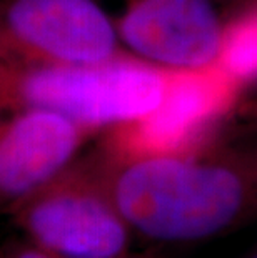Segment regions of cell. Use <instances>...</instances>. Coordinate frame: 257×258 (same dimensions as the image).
<instances>
[{"label": "cell", "mask_w": 257, "mask_h": 258, "mask_svg": "<svg viewBox=\"0 0 257 258\" xmlns=\"http://www.w3.org/2000/svg\"><path fill=\"white\" fill-rule=\"evenodd\" d=\"M97 153L119 212L149 241L199 243L257 218V128L177 155Z\"/></svg>", "instance_id": "1"}, {"label": "cell", "mask_w": 257, "mask_h": 258, "mask_svg": "<svg viewBox=\"0 0 257 258\" xmlns=\"http://www.w3.org/2000/svg\"><path fill=\"white\" fill-rule=\"evenodd\" d=\"M166 80L167 69L129 52L97 63L0 60V113L39 108L97 134L150 112L161 100Z\"/></svg>", "instance_id": "2"}, {"label": "cell", "mask_w": 257, "mask_h": 258, "mask_svg": "<svg viewBox=\"0 0 257 258\" xmlns=\"http://www.w3.org/2000/svg\"><path fill=\"white\" fill-rule=\"evenodd\" d=\"M7 215L56 258H122L134 235L109 191L97 152L75 158Z\"/></svg>", "instance_id": "3"}, {"label": "cell", "mask_w": 257, "mask_h": 258, "mask_svg": "<svg viewBox=\"0 0 257 258\" xmlns=\"http://www.w3.org/2000/svg\"><path fill=\"white\" fill-rule=\"evenodd\" d=\"M244 87L219 63L167 69L157 105L130 122L104 130L99 152L112 160L177 155L216 140L236 110Z\"/></svg>", "instance_id": "4"}, {"label": "cell", "mask_w": 257, "mask_h": 258, "mask_svg": "<svg viewBox=\"0 0 257 258\" xmlns=\"http://www.w3.org/2000/svg\"><path fill=\"white\" fill-rule=\"evenodd\" d=\"M125 53L97 0H0V60L29 65L106 62Z\"/></svg>", "instance_id": "5"}, {"label": "cell", "mask_w": 257, "mask_h": 258, "mask_svg": "<svg viewBox=\"0 0 257 258\" xmlns=\"http://www.w3.org/2000/svg\"><path fill=\"white\" fill-rule=\"evenodd\" d=\"M116 22L124 50L161 69L217 63L226 22L212 0H127Z\"/></svg>", "instance_id": "6"}, {"label": "cell", "mask_w": 257, "mask_h": 258, "mask_svg": "<svg viewBox=\"0 0 257 258\" xmlns=\"http://www.w3.org/2000/svg\"><path fill=\"white\" fill-rule=\"evenodd\" d=\"M94 132L64 115L29 108L0 113V213L70 165Z\"/></svg>", "instance_id": "7"}, {"label": "cell", "mask_w": 257, "mask_h": 258, "mask_svg": "<svg viewBox=\"0 0 257 258\" xmlns=\"http://www.w3.org/2000/svg\"><path fill=\"white\" fill-rule=\"evenodd\" d=\"M217 63L242 87L257 84V0L226 22Z\"/></svg>", "instance_id": "8"}, {"label": "cell", "mask_w": 257, "mask_h": 258, "mask_svg": "<svg viewBox=\"0 0 257 258\" xmlns=\"http://www.w3.org/2000/svg\"><path fill=\"white\" fill-rule=\"evenodd\" d=\"M0 258H56L40 246L34 245L32 241L27 240L25 243H19L14 246H9L7 250L0 253Z\"/></svg>", "instance_id": "9"}, {"label": "cell", "mask_w": 257, "mask_h": 258, "mask_svg": "<svg viewBox=\"0 0 257 258\" xmlns=\"http://www.w3.org/2000/svg\"><path fill=\"white\" fill-rule=\"evenodd\" d=\"M247 117H249V122L252 123V128H257V103L250 105L247 108Z\"/></svg>", "instance_id": "10"}, {"label": "cell", "mask_w": 257, "mask_h": 258, "mask_svg": "<svg viewBox=\"0 0 257 258\" xmlns=\"http://www.w3.org/2000/svg\"><path fill=\"white\" fill-rule=\"evenodd\" d=\"M244 258H257V250H254L252 253H249L247 256H244Z\"/></svg>", "instance_id": "11"}, {"label": "cell", "mask_w": 257, "mask_h": 258, "mask_svg": "<svg viewBox=\"0 0 257 258\" xmlns=\"http://www.w3.org/2000/svg\"><path fill=\"white\" fill-rule=\"evenodd\" d=\"M122 258H124V256H122Z\"/></svg>", "instance_id": "12"}]
</instances>
